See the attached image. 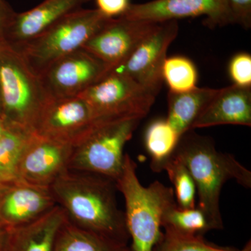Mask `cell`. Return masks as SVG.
<instances>
[{
  "label": "cell",
  "mask_w": 251,
  "mask_h": 251,
  "mask_svg": "<svg viewBox=\"0 0 251 251\" xmlns=\"http://www.w3.org/2000/svg\"><path fill=\"white\" fill-rule=\"evenodd\" d=\"M73 224L122 244L130 239L125 211L117 204L116 181L101 175L67 171L50 188Z\"/></svg>",
  "instance_id": "6da1fadb"
},
{
  "label": "cell",
  "mask_w": 251,
  "mask_h": 251,
  "mask_svg": "<svg viewBox=\"0 0 251 251\" xmlns=\"http://www.w3.org/2000/svg\"><path fill=\"white\" fill-rule=\"evenodd\" d=\"M171 158L183 163L192 176L198 196V206L206 216L212 230L224 228L220 209L223 186L234 180L251 188V172L232 155L216 150L206 137L188 132L180 138Z\"/></svg>",
  "instance_id": "7a4b0ae2"
},
{
  "label": "cell",
  "mask_w": 251,
  "mask_h": 251,
  "mask_svg": "<svg viewBox=\"0 0 251 251\" xmlns=\"http://www.w3.org/2000/svg\"><path fill=\"white\" fill-rule=\"evenodd\" d=\"M117 190L125 201V216L132 251H152L162 234L161 221L167 208L176 202L172 187L155 181L149 186L140 183L137 165L125 153Z\"/></svg>",
  "instance_id": "3957f363"
},
{
  "label": "cell",
  "mask_w": 251,
  "mask_h": 251,
  "mask_svg": "<svg viewBox=\"0 0 251 251\" xmlns=\"http://www.w3.org/2000/svg\"><path fill=\"white\" fill-rule=\"evenodd\" d=\"M143 118L97 120L72 145L69 171L101 175L115 180L122 174L126 144Z\"/></svg>",
  "instance_id": "277c9868"
},
{
  "label": "cell",
  "mask_w": 251,
  "mask_h": 251,
  "mask_svg": "<svg viewBox=\"0 0 251 251\" xmlns=\"http://www.w3.org/2000/svg\"><path fill=\"white\" fill-rule=\"evenodd\" d=\"M110 19L97 9L80 8L64 16L40 36L13 49L38 75L54 61L82 49Z\"/></svg>",
  "instance_id": "5b68a950"
},
{
  "label": "cell",
  "mask_w": 251,
  "mask_h": 251,
  "mask_svg": "<svg viewBox=\"0 0 251 251\" xmlns=\"http://www.w3.org/2000/svg\"><path fill=\"white\" fill-rule=\"evenodd\" d=\"M2 115L11 125L31 130L48 100L41 81L17 50L0 43Z\"/></svg>",
  "instance_id": "8992f818"
},
{
  "label": "cell",
  "mask_w": 251,
  "mask_h": 251,
  "mask_svg": "<svg viewBox=\"0 0 251 251\" xmlns=\"http://www.w3.org/2000/svg\"><path fill=\"white\" fill-rule=\"evenodd\" d=\"M96 120L139 117L150 112L156 95L124 74L108 73L80 94Z\"/></svg>",
  "instance_id": "52a82bcc"
},
{
  "label": "cell",
  "mask_w": 251,
  "mask_h": 251,
  "mask_svg": "<svg viewBox=\"0 0 251 251\" xmlns=\"http://www.w3.org/2000/svg\"><path fill=\"white\" fill-rule=\"evenodd\" d=\"M106 64L80 49L54 61L38 75L49 99L78 97L107 75Z\"/></svg>",
  "instance_id": "ba28073f"
},
{
  "label": "cell",
  "mask_w": 251,
  "mask_h": 251,
  "mask_svg": "<svg viewBox=\"0 0 251 251\" xmlns=\"http://www.w3.org/2000/svg\"><path fill=\"white\" fill-rule=\"evenodd\" d=\"M178 30L176 21L160 23L128 58L108 73L127 75L156 96L163 82L162 69L167 51L176 39Z\"/></svg>",
  "instance_id": "9c48e42d"
},
{
  "label": "cell",
  "mask_w": 251,
  "mask_h": 251,
  "mask_svg": "<svg viewBox=\"0 0 251 251\" xmlns=\"http://www.w3.org/2000/svg\"><path fill=\"white\" fill-rule=\"evenodd\" d=\"M159 24L125 16L111 18L82 49L105 63L110 72L128 58Z\"/></svg>",
  "instance_id": "30bf717a"
},
{
  "label": "cell",
  "mask_w": 251,
  "mask_h": 251,
  "mask_svg": "<svg viewBox=\"0 0 251 251\" xmlns=\"http://www.w3.org/2000/svg\"><path fill=\"white\" fill-rule=\"evenodd\" d=\"M96 121L92 108L80 96L48 99L33 126L32 132L72 145Z\"/></svg>",
  "instance_id": "8fae6325"
},
{
  "label": "cell",
  "mask_w": 251,
  "mask_h": 251,
  "mask_svg": "<svg viewBox=\"0 0 251 251\" xmlns=\"http://www.w3.org/2000/svg\"><path fill=\"white\" fill-rule=\"evenodd\" d=\"M72 144L32 133L20 160L18 180L27 184L50 188L69 171Z\"/></svg>",
  "instance_id": "7c38bea8"
},
{
  "label": "cell",
  "mask_w": 251,
  "mask_h": 251,
  "mask_svg": "<svg viewBox=\"0 0 251 251\" xmlns=\"http://www.w3.org/2000/svg\"><path fill=\"white\" fill-rule=\"evenodd\" d=\"M122 16L153 23L206 16V24L211 27L232 23L226 0H153L130 4Z\"/></svg>",
  "instance_id": "4fadbf2b"
},
{
  "label": "cell",
  "mask_w": 251,
  "mask_h": 251,
  "mask_svg": "<svg viewBox=\"0 0 251 251\" xmlns=\"http://www.w3.org/2000/svg\"><path fill=\"white\" fill-rule=\"evenodd\" d=\"M57 205L50 188L18 181L0 186V221L19 227L45 215Z\"/></svg>",
  "instance_id": "5bb4252c"
},
{
  "label": "cell",
  "mask_w": 251,
  "mask_h": 251,
  "mask_svg": "<svg viewBox=\"0 0 251 251\" xmlns=\"http://www.w3.org/2000/svg\"><path fill=\"white\" fill-rule=\"evenodd\" d=\"M90 0H44L25 12L16 13L1 41L16 48L35 39Z\"/></svg>",
  "instance_id": "9a60e30c"
},
{
  "label": "cell",
  "mask_w": 251,
  "mask_h": 251,
  "mask_svg": "<svg viewBox=\"0 0 251 251\" xmlns=\"http://www.w3.org/2000/svg\"><path fill=\"white\" fill-rule=\"evenodd\" d=\"M226 125L251 126V87L232 85L219 89L193 123L191 130Z\"/></svg>",
  "instance_id": "2e32d148"
},
{
  "label": "cell",
  "mask_w": 251,
  "mask_h": 251,
  "mask_svg": "<svg viewBox=\"0 0 251 251\" xmlns=\"http://www.w3.org/2000/svg\"><path fill=\"white\" fill-rule=\"evenodd\" d=\"M66 219L58 205L39 219L8 229L1 251H52L61 225Z\"/></svg>",
  "instance_id": "e0dca14e"
},
{
  "label": "cell",
  "mask_w": 251,
  "mask_h": 251,
  "mask_svg": "<svg viewBox=\"0 0 251 251\" xmlns=\"http://www.w3.org/2000/svg\"><path fill=\"white\" fill-rule=\"evenodd\" d=\"M219 91L196 87L183 93L169 94L166 120L180 138L191 130L193 123Z\"/></svg>",
  "instance_id": "ac0fdd59"
},
{
  "label": "cell",
  "mask_w": 251,
  "mask_h": 251,
  "mask_svg": "<svg viewBox=\"0 0 251 251\" xmlns=\"http://www.w3.org/2000/svg\"><path fill=\"white\" fill-rule=\"evenodd\" d=\"M52 251H132L126 244L89 232L66 218L61 225Z\"/></svg>",
  "instance_id": "d6986e66"
},
{
  "label": "cell",
  "mask_w": 251,
  "mask_h": 251,
  "mask_svg": "<svg viewBox=\"0 0 251 251\" xmlns=\"http://www.w3.org/2000/svg\"><path fill=\"white\" fill-rule=\"evenodd\" d=\"M33 132L9 123L0 141V186L18 181V171L23 150Z\"/></svg>",
  "instance_id": "ffe728a7"
},
{
  "label": "cell",
  "mask_w": 251,
  "mask_h": 251,
  "mask_svg": "<svg viewBox=\"0 0 251 251\" xmlns=\"http://www.w3.org/2000/svg\"><path fill=\"white\" fill-rule=\"evenodd\" d=\"M180 136L166 120L153 122L145 133V147L151 158V168L155 173L163 171V167L171 159Z\"/></svg>",
  "instance_id": "44dd1931"
},
{
  "label": "cell",
  "mask_w": 251,
  "mask_h": 251,
  "mask_svg": "<svg viewBox=\"0 0 251 251\" xmlns=\"http://www.w3.org/2000/svg\"><path fill=\"white\" fill-rule=\"evenodd\" d=\"M169 226L182 233L204 236L212 230L209 221L199 208L182 209L176 202L168 206L162 217L161 227Z\"/></svg>",
  "instance_id": "7402d4cb"
},
{
  "label": "cell",
  "mask_w": 251,
  "mask_h": 251,
  "mask_svg": "<svg viewBox=\"0 0 251 251\" xmlns=\"http://www.w3.org/2000/svg\"><path fill=\"white\" fill-rule=\"evenodd\" d=\"M162 76L169 87L170 93H183L197 87V69L191 59L183 56L166 57Z\"/></svg>",
  "instance_id": "603a6c76"
},
{
  "label": "cell",
  "mask_w": 251,
  "mask_h": 251,
  "mask_svg": "<svg viewBox=\"0 0 251 251\" xmlns=\"http://www.w3.org/2000/svg\"><path fill=\"white\" fill-rule=\"evenodd\" d=\"M155 244L152 251H242L221 247L206 241L204 236L182 233L169 226Z\"/></svg>",
  "instance_id": "cb8c5ba5"
},
{
  "label": "cell",
  "mask_w": 251,
  "mask_h": 251,
  "mask_svg": "<svg viewBox=\"0 0 251 251\" xmlns=\"http://www.w3.org/2000/svg\"><path fill=\"white\" fill-rule=\"evenodd\" d=\"M163 171L167 172L174 186L173 191L178 206L182 209L196 207V184L186 167L181 162L171 158L165 163Z\"/></svg>",
  "instance_id": "d4e9b609"
},
{
  "label": "cell",
  "mask_w": 251,
  "mask_h": 251,
  "mask_svg": "<svg viewBox=\"0 0 251 251\" xmlns=\"http://www.w3.org/2000/svg\"><path fill=\"white\" fill-rule=\"evenodd\" d=\"M229 74L233 85L242 87H251V54L242 52L234 55L229 62Z\"/></svg>",
  "instance_id": "484cf974"
},
{
  "label": "cell",
  "mask_w": 251,
  "mask_h": 251,
  "mask_svg": "<svg viewBox=\"0 0 251 251\" xmlns=\"http://www.w3.org/2000/svg\"><path fill=\"white\" fill-rule=\"evenodd\" d=\"M232 23L245 29L251 27V0H226Z\"/></svg>",
  "instance_id": "4316f807"
},
{
  "label": "cell",
  "mask_w": 251,
  "mask_h": 251,
  "mask_svg": "<svg viewBox=\"0 0 251 251\" xmlns=\"http://www.w3.org/2000/svg\"><path fill=\"white\" fill-rule=\"evenodd\" d=\"M97 9L108 18L123 16L130 6V0H95Z\"/></svg>",
  "instance_id": "83f0119b"
},
{
  "label": "cell",
  "mask_w": 251,
  "mask_h": 251,
  "mask_svg": "<svg viewBox=\"0 0 251 251\" xmlns=\"http://www.w3.org/2000/svg\"><path fill=\"white\" fill-rule=\"evenodd\" d=\"M16 12L5 0H0V39H2L6 28L12 21Z\"/></svg>",
  "instance_id": "f1b7e54d"
},
{
  "label": "cell",
  "mask_w": 251,
  "mask_h": 251,
  "mask_svg": "<svg viewBox=\"0 0 251 251\" xmlns=\"http://www.w3.org/2000/svg\"><path fill=\"white\" fill-rule=\"evenodd\" d=\"M8 229L9 228L0 221V251H2L3 247H4Z\"/></svg>",
  "instance_id": "f546056e"
},
{
  "label": "cell",
  "mask_w": 251,
  "mask_h": 251,
  "mask_svg": "<svg viewBox=\"0 0 251 251\" xmlns=\"http://www.w3.org/2000/svg\"><path fill=\"white\" fill-rule=\"evenodd\" d=\"M8 126H9V122L4 118V116L1 115L0 116V141L4 136L5 132L7 129Z\"/></svg>",
  "instance_id": "4dcf8cb0"
},
{
  "label": "cell",
  "mask_w": 251,
  "mask_h": 251,
  "mask_svg": "<svg viewBox=\"0 0 251 251\" xmlns=\"http://www.w3.org/2000/svg\"><path fill=\"white\" fill-rule=\"evenodd\" d=\"M242 251H251V241L247 243V245L245 246Z\"/></svg>",
  "instance_id": "1f68e13d"
},
{
  "label": "cell",
  "mask_w": 251,
  "mask_h": 251,
  "mask_svg": "<svg viewBox=\"0 0 251 251\" xmlns=\"http://www.w3.org/2000/svg\"><path fill=\"white\" fill-rule=\"evenodd\" d=\"M1 115H2V101H1V91H0V116Z\"/></svg>",
  "instance_id": "d6a6232c"
},
{
  "label": "cell",
  "mask_w": 251,
  "mask_h": 251,
  "mask_svg": "<svg viewBox=\"0 0 251 251\" xmlns=\"http://www.w3.org/2000/svg\"><path fill=\"white\" fill-rule=\"evenodd\" d=\"M1 39H0V43H1Z\"/></svg>",
  "instance_id": "836d02e7"
}]
</instances>
